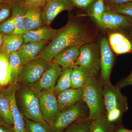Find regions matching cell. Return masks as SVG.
I'll return each mask as SVG.
<instances>
[{
  "instance_id": "36",
  "label": "cell",
  "mask_w": 132,
  "mask_h": 132,
  "mask_svg": "<svg viewBox=\"0 0 132 132\" xmlns=\"http://www.w3.org/2000/svg\"><path fill=\"white\" fill-rule=\"evenodd\" d=\"M129 85H132V70L127 77L117 82L116 86L121 89Z\"/></svg>"
},
{
  "instance_id": "20",
  "label": "cell",
  "mask_w": 132,
  "mask_h": 132,
  "mask_svg": "<svg viewBox=\"0 0 132 132\" xmlns=\"http://www.w3.org/2000/svg\"><path fill=\"white\" fill-rule=\"evenodd\" d=\"M93 76L94 75L84 68L79 65L74 66L71 75L72 88L83 87L89 78Z\"/></svg>"
},
{
  "instance_id": "30",
  "label": "cell",
  "mask_w": 132,
  "mask_h": 132,
  "mask_svg": "<svg viewBox=\"0 0 132 132\" xmlns=\"http://www.w3.org/2000/svg\"><path fill=\"white\" fill-rule=\"evenodd\" d=\"M91 122L88 118L81 119L73 123L63 132H89Z\"/></svg>"
},
{
  "instance_id": "16",
  "label": "cell",
  "mask_w": 132,
  "mask_h": 132,
  "mask_svg": "<svg viewBox=\"0 0 132 132\" xmlns=\"http://www.w3.org/2000/svg\"><path fill=\"white\" fill-rule=\"evenodd\" d=\"M81 46H73L64 49L54 58L53 62L58 64L63 69L73 67L79 55Z\"/></svg>"
},
{
  "instance_id": "11",
  "label": "cell",
  "mask_w": 132,
  "mask_h": 132,
  "mask_svg": "<svg viewBox=\"0 0 132 132\" xmlns=\"http://www.w3.org/2000/svg\"><path fill=\"white\" fill-rule=\"evenodd\" d=\"M62 70L60 66L53 62L49 65L40 79L34 84V87L38 91L54 90Z\"/></svg>"
},
{
  "instance_id": "15",
  "label": "cell",
  "mask_w": 132,
  "mask_h": 132,
  "mask_svg": "<svg viewBox=\"0 0 132 132\" xmlns=\"http://www.w3.org/2000/svg\"><path fill=\"white\" fill-rule=\"evenodd\" d=\"M82 88H71L61 92L57 97L61 112L65 111L82 100Z\"/></svg>"
},
{
  "instance_id": "9",
  "label": "cell",
  "mask_w": 132,
  "mask_h": 132,
  "mask_svg": "<svg viewBox=\"0 0 132 132\" xmlns=\"http://www.w3.org/2000/svg\"><path fill=\"white\" fill-rule=\"evenodd\" d=\"M49 66L41 59L34 60L23 66L20 79L26 82L34 84L41 78Z\"/></svg>"
},
{
  "instance_id": "32",
  "label": "cell",
  "mask_w": 132,
  "mask_h": 132,
  "mask_svg": "<svg viewBox=\"0 0 132 132\" xmlns=\"http://www.w3.org/2000/svg\"><path fill=\"white\" fill-rule=\"evenodd\" d=\"M110 10L113 12L132 17V2L122 5H110Z\"/></svg>"
},
{
  "instance_id": "25",
  "label": "cell",
  "mask_w": 132,
  "mask_h": 132,
  "mask_svg": "<svg viewBox=\"0 0 132 132\" xmlns=\"http://www.w3.org/2000/svg\"><path fill=\"white\" fill-rule=\"evenodd\" d=\"M73 67L67 68L62 69L54 91L58 94L72 88L71 75Z\"/></svg>"
},
{
  "instance_id": "33",
  "label": "cell",
  "mask_w": 132,
  "mask_h": 132,
  "mask_svg": "<svg viewBox=\"0 0 132 132\" xmlns=\"http://www.w3.org/2000/svg\"><path fill=\"white\" fill-rule=\"evenodd\" d=\"M50 0H24L21 3L24 9L31 10L40 9Z\"/></svg>"
},
{
  "instance_id": "28",
  "label": "cell",
  "mask_w": 132,
  "mask_h": 132,
  "mask_svg": "<svg viewBox=\"0 0 132 132\" xmlns=\"http://www.w3.org/2000/svg\"><path fill=\"white\" fill-rule=\"evenodd\" d=\"M104 0H96L90 6L89 15L94 18L95 21L100 18L104 13L109 10V7L106 6Z\"/></svg>"
},
{
  "instance_id": "41",
  "label": "cell",
  "mask_w": 132,
  "mask_h": 132,
  "mask_svg": "<svg viewBox=\"0 0 132 132\" xmlns=\"http://www.w3.org/2000/svg\"><path fill=\"white\" fill-rule=\"evenodd\" d=\"M4 121L0 116V125H4Z\"/></svg>"
},
{
  "instance_id": "13",
  "label": "cell",
  "mask_w": 132,
  "mask_h": 132,
  "mask_svg": "<svg viewBox=\"0 0 132 132\" xmlns=\"http://www.w3.org/2000/svg\"><path fill=\"white\" fill-rule=\"evenodd\" d=\"M15 91V85H12L3 92L9 101L13 119L14 132H27L25 119L16 105Z\"/></svg>"
},
{
  "instance_id": "35",
  "label": "cell",
  "mask_w": 132,
  "mask_h": 132,
  "mask_svg": "<svg viewBox=\"0 0 132 132\" xmlns=\"http://www.w3.org/2000/svg\"><path fill=\"white\" fill-rule=\"evenodd\" d=\"M10 7L6 6L0 9V24L5 21L10 15Z\"/></svg>"
},
{
  "instance_id": "26",
  "label": "cell",
  "mask_w": 132,
  "mask_h": 132,
  "mask_svg": "<svg viewBox=\"0 0 132 132\" xmlns=\"http://www.w3.org/2000/svg\"><path fill=\"white\" fill-rule=\"evenodd\" d=\"M0 116L8 125H14L13 119L9 101L3 92L0 93Z\"/></svg>"
},
{
  "instance_id": "3",
  "label": "cell",
  "mask_w": 132,
  "mask_h": 132,
  "mask_svg": "<svg viewBox=\"0 0 132 132\" xmlns=\"http://www.w3.org/2000/svg\"><path fill=\"white\" fill-rule=\"evenodd\" d=\"M82 100L89 109V118L91 121L104 116L106 113L102 88L96 76L88 79L82 87Z\"/></svg>"
},
{
  "instance_id": "40",
  "label": "cell",
  "mask_w": 132,
  "mask_h": 132,
  "mask_svg": "<svg viewBox=\"0 0 132 132\" xmlns=\"http://www.w3.org/2000/svg\"><path fill=\"white\" fill-rule=\"evenodd\" d=\"M0 132H9L7 130H6L1 127H0Z\"/></svg>"
},
{
  "instance_id": "39",
  "label": "cell",
  "mask_w": 132,
  "mask_h": 132,
  "mask_svg": "<svg viewBox=\"0 0 132 132\" xmlns=\"http://www.w3.org/2000/svg\"><path fill=\"white\" fill-rule=\"evenodd\" d=\"M3 35L0 34V50L2 46L3 42Z\"/></svg>"
},
{
  "instance_id": "23",
  "label": "cell",
  "mask_w": 132,
  "mask_h": 132,
  "mask_svg": "<svg viewBox=\"0 0 132 132\" xmlns=\"http://www.w3.org/2000/svg\"><path fill=\"white\" fill-rule=\"evenodd\" d=\"M9 55L0 50V86H4L11 81Z\"/></svg>"
},
{
  "instance_id": "24",
  "label": "cell",
  "mask_w": 132,
  "mask_h": 132,
  "mask_svg": "<svg viewBox=\"0 0 132 132\" xmlns=\"http://www.w3.org/2000/svg\"><path fill=\"white\" fill-rule=\"evenodd\" d=\"M9 57L12 75L11 82L12 85H15L18 79H20L23 66L17 52L10 54Z\"/></svg>"
},
{
  "instance_id": "4",
  "label": "cell",
  "mask_w": 132,
  "mask_h": 132,
  "mask_svg": "<svg viewBox=\"0 0 132 132\" xmlns=\"http://www.w3.org/2000/svg\"><path fill=\"white\" fill-rule=\"evenodd\" d=\"M38 90L34 88H26L21 94V103L26 118L36 122L45 121L40 108Z\"/></svg>"
},
{
  "instance_id": "18",
  "label": "cell",
  "mask_w": 132,
  "mask_h": 132,
  "mask_svg": "<svg viewBox=\"0 0 132 132\" xmlns=\"http://www.w3.org/2000/svg\"><path fill=\"white\" fill-rule=\"evenodd\" d=\"M59 30L48 27H41L29 31L23 34L24 43L47 42L52 40L57 35Z\"/></svg>"
},
{
  "instance_id": "37",
  "label": "cell",
  "mask_w": 132,
  "mask_h": 132,
  "mask_svg": "<svg viewBox=\"0 0 132 132\" xmlns=\"http://www.w3.org/2000/svg\"><path fill=\"white\" fill-rule=\"evenodd\" d=\"M104 1L110 5H122L132 2V0H104Z\"/></svg>"
},
{
  "instance_id": "14",
  "label": "cell",
  "mask_w": 132,
  "mask_h": 132,
  "mask_svg": "<svg viewBox=\"0 0 132 132\" xmlns=\"http://www.w3.org/2000/svg\"><path fill=\"white\" fill-rule=\"evenodd\" d=\"M47 42L29 43H24L17 51L22 65L36 59H38V56L45 47Z\"/></svg>"
},
{
  "instance_id": "22",
  "label": "cell",
  "mask_w": 132,
  "mask_h": 132,
  "mask_svg": "<svg viewBox=\"0 0 132 132\" xmlns=\"http://www.w3.org/2000/svg\"><path fill=\"white\" fill-rule=\"evenodd\" d=\"M25 19L27 32L42 27L43 21L40 9L26 10Z\"/></svg>"
},
{
  "instance_id": "17",
  "label": "cell",
  "mask_w": 132,
  "mask_h": 132,
  "mask_svg": "<svg viewBox=\"0 0 132 132\" xmlns=\"http://www.w3.org/2000/svg\"><path fill=\"white\" fill-rule=\"evenodd\" d=\"M110 47L117 55L132 52V43L126 35L119 32L111 33L109 36Z\"/></svg>"
},
{
  "instance_id": "2",
  "label": "cell",
  "mask_w": 132,
  "mask_h": 132,
  "mask_svg": "<svg viewBox=\"0 0 132 132\" xmlns=\"http://www.w3.org/2000/svg\"><path fill=\"white\" fill-rule=\"evenodd\" d=\"M102 94L107 120L112 124L119 121L128 110L127 98L122 94L120 88L113 86L109 81L105 83Z\"/></svg>"
},
{
  "instance_id": "21",
  "label": "cell",
  "mask_w": 132,
  "mask_h": 132,
  "mask_svg": "<svg viewBox=\"0 0 132 132\" xmlns=\"http://www.w3.org/2000/svg\"><path fill=\"white\" fill-rule=\"evenodd\" d=\"M26 10L21 4H15L12 7V15L14 19L15 28L13 34H24L27 32L25 22Z\"/></svg>"
},
{
  "instance_id": "27",
  "label": "cell",
  "mask_w": 132,
  "mask_h": 132,
  "mask_svg": "<svg viewBox=\"0 0 132 132\" xmlns=\"http://www.w3.org/2000/svg\"><path fill=\"white\" fill-rule=\"evenodd\" d=\"M113 124L109 122L105 116L92 121L89 132H113Z\"/></svg>"
},
{
  "instance_id": "29",
  "label": "cell",
  "mask_w": 132,
  "mask_h": 132,
  "mask_svg": "<svg viewBox=\"0 0 132 132\" xmlns=\"http://www.w3.org/2000/svg\"><path fill=\"white\" fill-rule=\"evenodd\" d=\"M27 132H52L46 121L36 122L24 118Z\"/></svg>"
},
{
  "instance_id": "38",
  "label": "cell",
  "mask_w": 132,
  "mask_h": 132,
  "mask_svg": "<svg viewBox=\"0 0 132 132\" xmlns=\"http://www.w3.org/2000/svg\"><path fill=\"white\" fill-rule=\"evenodd\" d=\"M115 132H132V130H128L124 128H120L117 129Z\"/></svg>"
},
{
  "instance_id": "10",
  "label": "cell",
  "mask_w": 132,
  "mask_h": 132,
  "mask_svg": "<svg viewBox=\"0 0 132 132\" xmlns=\"http://www.w3.org/2000/svg\"><path fill=\"white\" fill-rule=\"evenodd\" d=\"M74 6L71 0H50L46 3L42 13L45 25H50L56 16L64 10H70Z\"/></svg>"
},
{
  "instance_id": "8",
  "label": "cell",
  "mask_w": 132,
  "mask_h": 132,
  "mask_svg": "<svg viewBox=\"0 0 132 132\" xmlns=\"http://www.w3.org/2000/svg\"><path fill=\"white\" fill-rule=\"evenodd\" d=\"M102 29L110 31H120L132 27V17L109 10L103 13L96 21Z\"/></svg>"
},
{
  "instance_id": "44",
  "label": "cell",
  "mask_w": 132,
  "mask_h": 132,
  "mask_svg": "<svg viewBox=\"0 0 132 132\" xmlns=\"http://www.w3.org/2000/svg\"><path fill=\"white\" fill-rule=\"evenodd\" d=\"M7 1H12V0H7Z\"/></svg>"
},
{
  "instance_id": "6",
  "label": "cell",
  "mask_w": 132,
  "mask_h": 132,
  "mask_svg": "<svg viewBox=\"0 0 132 132\" xmlns=\"http://www.w3.org/2000/svg\"><path fill=\"white\" fill-rule=\"evenodd\" d=\"M38 93L41 113L44 120L50 126L61 112L57 97L54 90L38 91Z\"/></svg>"
},
{
  "instance_id": "7",
  "label": "cell",
  "mask_w": 132,
  "mask_h": 132,
  "mask_svg": "<svg viewBox=\"0 0 132 132\" xmlns=\"http://www.w3.org/2000/svg\"><path fill=\"white\" fill-rule=\"evenodd\" d=\"M85 112L82 103L78 102L65 111L62 112L50 128L52 132H63L71 125L81 119Z\"/></svg>"
},
{
  "instance_id": "31",
  "label": "cell",
  "mask_w": 132,
  "mask_h": 132,
  "mask_svg": "<svg viewBox=\"0 0 132 132\" xmlns=\"http://www.w3.org/2000/svg\"><path fill=\"white\" fill-rule=\"evenodd\" d=\"M15 26L14 19L12 16L6 21L0 24V34L3 36L13 34Z\"/></svg>"
},
{
  "instance_id": "5",
  "label": "cell",
  "mask_w": 132,
  "mask_h": 132,
  "mask_svg": "<svg viewBox=\"0 0 132 132\" xmlns=\"http://www.w3.org/2000/svg\"><path fill=\"white\" fill-rule=\"evenodd\" d=\"M98 46L93 42L82 45L76 65L87 69L92 75L96 76L101 70L100 56Z\"/></svg>"
},
{
  "instance_id": "19",
  "label": "cell",
  "mask_w": 132,
  "mask_h": 132,
  "mask_svg": "<svg viewBox=\"0 0 132 132\" xmlns=\"http://www.w3.org/2000/svg\"><path fill=\"white\" fill-rule=\"evenodd\" d=\"M24 43L23 34H13L3 36V42L0 50L9 55L17 52Z\"/></svg>"
},
{
  "instance_id": "12",
  "label": "cell",
  "mask_w": 132,
  "mask_h": 132,
  "mask_svg": "<svg viewBox=\"0 0 132 132\" xmlns=\"http://www.w3.org/2000/svg\"><path fill=\"white\" fill-rule=\"evenodd\" d=\"M100 65L102 79L105 83L109 81L114 57L108 41L104 38L100 42Z\"/></svg>"
},
{
  "instance_id": "34",
  "label": "cell",
  "mask_w": 132,
  "mask_h": 132,
  "mask_svg": "<svg viewBox=\"0 0 132 132\" xmlns=\"http://www.w3.org/2000/svg\"><path fill=\"white\" fill-rule=\"evenodd\" d=\"M96 0H71L74 6L80 8L89 7Z\"/></svg>"
},
{
  "instance_id": "43",
  "label": "cell",
  "mask_w": 132,
  "mask_h": 132,
  "mask_svg": "<svg viewBox=\"0 0 132 132\" xmlns=\"http://www.w3.org/2000/svg\"><path fill=\"white\" fill-rule=\"evenodd\" d=\"M4 0H0V6H1V5L2 3L3 2V1Z\"/></svg>"
},
{
  "instance_id": "42",
  "label": "cell",
  "mask_w": 132,
  "mask_h": 132,
  "mask_svg": "<svg viewBox=\"0 0 132 132\" xmlns=\"http://www.w3.org/2000/svg\"><path fill=\"white\" fill-rule=\"evenodd\" d=\"M131 32L130 33V38H131V39L132 40V27H131Z\"/></svg>"
},
{
  "instance_id": "1",
  "label": "cell",
  "mask_w": 132,
  "mask_h": 132,
  "mask_svg": "<svg viewBox=\"0 0 132 132\" xmlns=\"http://www.w3.org/2000/svg\"><path fill=\"white\" fill-rule=\"evenodd\" d=\"M93 41L91 35L80 24L70 22L59 30L57 35L41 53L40 59L49 62L67 48L82 46Z\"/></svg>"
}]
</instances>
